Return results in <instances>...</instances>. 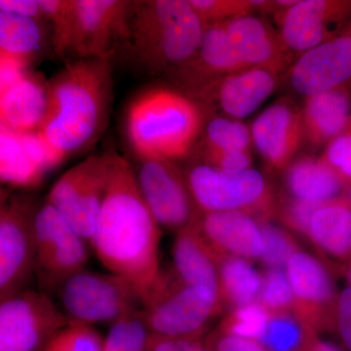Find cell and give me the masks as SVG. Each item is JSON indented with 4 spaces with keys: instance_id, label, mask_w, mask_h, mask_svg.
Returning <instances> with one entry per match:
<instances>
[{
    "instance_id": "obj_38",
    "label": "cell",
    "mask_w": 351,
    "mask_h": 351,
    "mask_svg": "<svg viewBox=\"0 0 351 351\" xmlns=\"http://www.w3.org/2000/svg\"><path fill=\"white\" fill-rule=\"evenodd\" d=\"M73 0H39L44 20L52 27L51 43L58 56L68 32Z\"/></svg>"
},
{
    "instance_id": "obj_33",
    "label": "cell",
    "mask_w": 351,
    "mask_h": 351,
    "mask_svg": "<svg viewBox=\"0 0 351 351\" xmlns=\"http://www.w3.org/2000/svg\"><path fill=\"white\" fill-rule=\"evenodd\" d=\"M269 316V311L260 302H254L228 309L217 329L228 334L258 341L267 326Z\"/></svg>"
},
{
    "instance_id": "obj_17",
    "label": "cell",
    "mask_w": 351,
    "mask_h": 351,
    "mask_svg": "<svg viewBox=\"0 0 351 351\" xmlns=\"http://www.w3.org/2000/svg\"><path fill=\"white\" fill-rule=\"evenodd\" d=\"M252 140L267 167L283 172L304 142L302 108L284 97L254 120Z\"/></svg>"
},
{
    "instance_id": "obj_40",
    "label": "cell",
    "mask_w": 351,
    "mask_h": 351,
    "mask_svg": "<svg viewBox=\"0 0 351 351\" xmlns=\"http://www.w3.org/2000/svg\"><path fill=\"white\" fill-rule=\"evenodd\" d=\"M339 174L346 184L351 182V119L341 135L327 145L321 156Z\"/></svg>"
},
{
    "instance_id": "obj_12",
    "label": "cell",
    "mask_w": 351,
    "mask_h": 351,
    "mask_svg": "<svg viewBox=\"0 0 351 351\" xmlns=\"http://www.w3.org/2000/svg\"><path fill=\"white\" fill-rule=\"evenodd\" d=\"M133 166L141 193L162 230L177 233L195 226L201 213L186 175L176 162L138 160Z\"/></svg>"
},
{
    "instance_id": "obj_43",
    "label": "cell",
    "mask_w": 351,
    "mask_h": 351,
    "mask_svg": "<svg viewBox=\"0 0 351 351\" xmlns=\"http://www.w3.org/2000/svg\"><path fill=\"white\" fill-rule=\"evenodd\" d=\"M205 338H172L152 334L149 351H212Z\"/></svg>"
},
{
    "instance_id": "obj_4",
    "label": "cell",
    "mask_w": 351,
    "mask_h": 351,
    "mask_svg": "<svg viewBox=\"0 0 351 351\" xmlns=\"http://www.w3.org/2000/svg\"><path fill=\"white\" fill-rule=\"evenodd\" d=\"M205 29L191 0L134 1L124 43L141 68L171 75L195 56Z\"/></svg>"
},
{
    "instance_id": "obj_35",
    "label": "cell",
    "mask_w": 351,
    "mask_h": 351,
    "mask_svg": "<svg viewBox=\"0 0 351 351\" xmlns=\"http://www.w3.org/2000/svg\"><path fill=\"white\" fill-rule=\"evenodd\" d=\"M44 351H104V337L94 326L69 322Z\"/></svg>"
},
{
    "instance_id": "obj_39",
    "label": "cell",
    "mask_w": 351,
    "mask_h": 351,
    "mask_svg": "<svg viewBox=\"0 0 351 351\" xmlns=\"http://www.w3.org/2000/svg\"><path fill=\"white\" fill-rule=\"evenodd\" d=\"M201 162L226 173H240L251 169V151H219L199 147Z\"/></svg>"
},
{
    "instance_id": "obj_28",
    "label": "cell",
    "mask_w": 351,
    "mask_h": 351,
    "mask_svg": "<svg viewBox=\"0 0 351 351\" xmlns=\"http://www.w3.org/2000/svg\"><path fill=\"white\" fill-rule=\"evenodd\" d=\"M44 20L0 12V54L31 64L44 44Z\"/></svg>"
},
{
    "instance_id": "obj_48",
    "label": "cell",
    "mask_w": 351,
    "mask_h": 351,
    "mask_svg": "<svg viewBox=\"0 0 351 351\" xmlns=\"http://www.w3.org/2000/svg\"><path fill=\"white\" fill-rule=\"evenodd\" d=\"M343 196H345L346 199L350 201V203L351 204V182L350 184H348V186H346L345 193H343Z\"/></svg>"
},
{
    "instance_id": "obj_30",
    "label": "cell",
    "mask_w": 351,
    "mask_h": 351,
    "mask_svg": "<svg viewBox=\"0 0 351 351\" xmlns=\"http://www.w3.org/2000/svg\"><path fill=\"white\" fill-rule=\"evenodd\" d=\"M199 147L219 151H251V127L241 120L214 115L206 120Z\"/></svg>"
},
{
    "instance_id": "obj_7",
    "label": "cell",
    "mask_w": 351,
    "mask_h": 351,
    "mask_svg": "<svg viewBox=\"0 0 351 351\" xmlns=\"http://www.w3.org/2000/svg\"><path fill=\"white\" fill-rule=\"evenodd\" d=\"M59 304L69 322L112 325L144 308L128 281L112 272L82 270L58 289Z\"/></svg>"
},
{
    "instance_id": "obj_5",
    "label": "cell",
    "mask_w": 351,
    "mask_h": 351,
    "mask_svg": "<svg viewBox=\"0 0 351 351\" xmlns=\"http://www.w3.org/2000/svg\"><path fill=\"white\" fill-rule=\"evenodd\" d=\"M184 175L201 214L244 212L257 219H274L278 195L253 168L226 173L200 161Z\"/></svg>"
},
{
    "instance_id": "obj_49",
    "label": "cell",
    "mask_w": 351,
    "mask_h": 351,
    "mask_svg": "<svg viewBox=\"0 0 351 351\" xmlns=\"http://www.w3.org/2000/svg\"><path fill=\"white\" fill-rule=\"evenodd\" d=\"M345 31L346 32H348V34H350L351 36V20H350V24H348V27H346Z\"/></svg>"
},
{
    "instance_id": "obj_45",
    "label": "cell",
    "mask_w": 351,
    "mask_h": 351,
    "mask_svg": "<svg viewBox=\"0 0 351 351\" xmlns=\"http://www.w3.org/2000/svg\"><path fill=\"white\" fill-rule=\"evenodd\" d=\"M0 12L17 14L25 17L44 20L39 0H1Z\"/></svg>"
},
{
    "instance_id": "obj_6",
    "label": "cell",
    "mask_w": 351,
    "mask_h": 351,
    "mask_svg": "<svg viewBox=\"0 0 351 351\" xmlns=\"http://www.w3.org/2000/svg\"><path fill=\"white\" fill-rule=\"evenodd\" d=\"M223 309L221 298L213 291L188 285L173 272H163L162 280L142 313L152 334L205 338L210 325Z\"/></svg>"
},
{
    "instance_id": "obj_14",
    "label": "cell",
    "mask_w": 351,
    "mask_h": 351,
    "mask_svg": "<svg viewBox=\"0 0 351 351\" xmlns=\"http://www.w3.org/2000/svg\"><path fill=\"white\" fill-rule=\"evenodd\" d=\"M272 18L284 45L297 59L345 32L351 20V1L298 0Z\"/></svg>"
},
{
    "instance_id": "obj_24",
    "label": "cell",
    "mask_w": 351,
    "mask_h": 351,
    "mask_svg": "<svg viewBox=\"0 0 351 351\" xmlns=\"http://www.w3.org/2000/svg\"><path fill=\"white\" fill-rule=\"evenodd\" d=\"M284 195L325 203L343 195L348 184L322 156L298 157L283 171Z\"/></svg>"
},
{
    "instance_id": "obj_2",
    "label": "cell",
    "mask_w": 351,
    "mask_h": 351,
    "mask_svg": "<svg viewBox=\"0 0 351 351\" xmlns=\"http://www.w3.org/2000/svg\"><path fill=\"white\" fill-rule=\"evenodd\" d=\"M112 98L110 59L69 62L48 82L47 112L39 132L64 160L98 140Z\"/></svg>"
},
{
    "instance_id": "obj_10",
    "label": "cell",
    "mask_w": 351,
    "mask_h": 351,
    "mask_svg": "<svg viewBox=\"0 0 351 351\" xmlns=\"http://www.w3.org/2000/svg\"><path fill=\"white\" fill-rule=\"evenodd\" d=\"M108 177L110 152L92 154L64 172L46 199L89 244L107 193Z\"/></svg>"
},
{
    "instance_id": "obj_18",
    "label": "cell",
    "mask_w": 351,
    "mask_h": 351,
    "mask_svg": "<svg viewBox=\"0 0 351 351\" xmlns=\"http://www.w3.org/2000/svg\"><path fill=\"white\" fill-rule=\"evenodd\" d=\"M279 76L262 69H246L219 78L195 100L218 108L223 117L241 120L256 112L278 86Z\"/></svg>"
},
{
    "instance_id": "obj_27",
    "label": "cell",
    "mask_w": 351,
    "mask_h": 351,
    "mask_svg": "<svg viewBox=\"0 0 351 351\" xmlns=\"http://www.w3.org/2000/svg\"><path fill=\"white\" fill-rule=\"evenodd\" d=\"M0 177L11 188H36L43 182L39 169L29 154L22 134L1 127L0 130Z\"/></svg>"
},
{
    "instance_id": "obj_34",
    "label": "cell",
    "mask_w": 351,
    "mask_h": 351,
    "mask_svg": "<svg viewBox=\"0 0 351 351\" xmlns=\"http://www.w3.org/2000/svg\"><path fill=\"white\" fill-rule=\"evenodd\" d=\"M258 302L269 313H293L294 294L285 269H267Z\"/></svg>"
},
{
    "instance_id": "obj_13",
    "label": "cell",
    "mask_w": 351,
    "mask_h": 351,
    "mask_svg": "<svg viewBox=\"0 0 351 351\" xmlns=\"http://www.w3.org/2000/svg\"><path fill=\"white\" fill-rule=\"evenodd\" d=\"M36 207L11 196L0 210V300L24 290L36 272L34 217Z\"/></svg>"
},
{
    "instance_id": "obj_50",
    "label": "cell",
    "mask_w": 351,
    "mask_h": 351,
    "mask_svg": "<svg viewBox=\"0 0 351 351\" xmlns=\"http://www.w3.org/2000/svg\"><path fill=\"white\" fill-rule=\"evenodd\" d=\"M350 251H351V240H350Z\"/></svg>"
},
{
    "instance_id": "obj_21",
    "label": "cell",
    "mask_w": 351,
    "mask_h": 351,
    "mask_svg": "<svg viewBox=\"0 0 351 351\" xmlns=\"http://www.w3.org/2000/svg\"><path fill=\"white\" fill-rule=\"evenodd\" d=\"M48 106V82L27 73L19 82L0 91V123L19 134L38 132Z\"/></svg>"
},
{
    "instance_id": "obj_20",
    "label": "cell",
    "mask_w": 351,
    "mask_h": 351,
    "mask_svg": "<svg viewBox=\"0 0 351 351\" xmlns=\"http://www.w3.org/2000/svg\"><path fill=\"white\" fill-rule=\"evenodd\" d=\"M198 230L218 256L260 260L263 234L257 218L244 212L201 214Z\"/></svg>"
},
{
    "instance_id": "obj_47",
    "label": "cell",
    "mask_w": 351,
    "mask_h": 351,
    "mask_svg": "<svg viewBox=\"0 0 351 351\" xmlns=\"http://www.w3.org/2000/svg\"><path fill=\"white\" fill-rule=\"evenodd\" d=\"M341 272L345 276L346 280H348V286L351 287V260L350 262L343 263L341 267Z\"/></svg>"
},
{
    "instance_id": "obj_46",
    "label": "cell",
    "mask_w": 351,
    "mask_h": 351,
    "mask_svg": "<svg viewBox=\"0 0 351 351\" xmlns=\"http://www.w3.org/2000/svg\"><path fill=\"white\" fill-rule=\"evenodd\" d=\"M306 351H345L336 343L331 341H324L320 338V336H316L315 338L309 343L308 348Z\"/></svg>"
},
{
    "instance_id": "obj_9",
    "label": "cell",
    "mask_w": 351,
    "mask_h": 351,
    "mask_svg": "<svg viewBox=\"0 0 351 351\" xmlns=\"http://www.w3.org/2000/svg\"><path fill=\"white\" fill-rule=\"evenodd\" d=\"M131 5L122 0H73L59 56L110 59L117 44L125 41Z\"/></svg>"
},
{
    "instance_id": "obj_36",
    "label": "cell",
    "mask_w": 351,
    "mask_h": 351,
    "mask_svg": "<svg viewBox=\"0 0 351 351\" xmlns=\"http://www.w3.org/2000/svg\"><path fill=\"white\" fill-rule=\"evenodd\" d=\"M321 204L295 199L286 195H279L274 218L291 232L308 239L311 219Z\"/></svg>"
},
{
    "instance_id": "obj_15",
    "label": "cell",
    "mask_w": 351,
    "mask_h": 351,
    "mask_svg": "<svg viewBox=\"0 0 351 351\" xmlns=\"http://www.w3.org/2000/svg\"><path fill=\"white\" fill-rule=\"evenodd\" d=\"M293 294V313L313 332H330L339 293L329 267L319 258L298 252L285 267Z\"/></svg>"
},
{
    "instance_id": "obj_11",
    "label": "cell",
    "mask_w": 351,
    "mask_h": 351,
    "mask_svg": "<svg viewBox=\"0 0 351 351\" xmlns=\"http://www.w3.org/2000/svg\"><path fill=\"white\" fill-rule=\"evenodd\" d=\"M34 232L36 272L45 287L57 291L69 277L85 269L89 242L50 203L36 210Z\"/></svg>"
},
{
    "instance_id": "obj_22",
    "label": "cell",
    "mask_w": 351,
    "mask_h": 351,
    "mask_svg": "<svg viewBox=\"0 0 351 351\" xmlns=\"http://www.w3.org/2000/svg\"><path fill=\"white\" fill-rule=\"evenodd\" d=\"M302 115L304 142L314 149L327 147L351 119V84L304 99Z\"/></svg>"
},
{
    "instance_id": "obj_19",
    "label": "cell",
    "mask_w": 351,
    "mask_h": 351,
    "mask_svg": "<svg viewBox=\"0 0 351 351\" xmlns=\"http://www.w3.org/2000/svg\"><path fill=\"white\" fill-rule=\"evenodd\" d=\"M228 38L247 69L276 75L287 73L295 58L284 45L278 29L262 16L247 15L223 23Z\"/></svg>"
},
{
    "instance_id": "obj_32",
    "label": "cell",
    "mask_w": 351,
    "mask_h": 351,
    "mask_svg": "<svg viewBox=\"0 0 351 351\" xmlns=\"http://www.w3.org/2000/svg\"><path fill=\"white\" fill-rule=\"evenodd\" d=\"M142 311L110 325L104 338V351H149L152 332L145 324Z\"/></svg>"
},
{
    "instance_id": "obj_26",
    "label": "cell",
    "mask_w": 351,
    "mask_h": 351,
    "mask_svg": "<svg viewBox=\"0 0 351 351\" xmlns=\"http://www.w3.org/2000/svg\"><path fill=\"white\" fill-rule=\"evenodd\" d=\"M219 297L228 309L258 302L263 274L251 261L233 256H219Z\"/></svg>"
},
{
    "instance_id": "obj_37",
    "label": "cell",
    "mask_w": 351,
    "mask_h": 351,
    "mask_svg": "<svg viewBox=\"0 0 351 351\" xmlns=\"http://www.w3.org/2000/svg\"><path fill=\"white\" fill-rule=\"evenodd\" d=\"M191 3L206 27L254 14L251 0H191Z\"/></svg>"
},
{
    "instance_id": "obj_41",
    "label": "cell",
    "mask_w": 351,
    "mask_h": 351,
    "mask_svg": "<svg viewBox=\"0 0 351 351\" xmlns=\"http://www.w3.org/2000/svg\"><path fill=\"white\" fill-rule=\"evenodd\" d=\"M330 332L334 335L341 350L351 351V287L343 288L339 293Z\"/></svg>"
},
{
    "instance_id": "obj_8",
    "label": "cell",
    "mask_w": 351,
    "mask_h": 351,
    "mask_svg": "<svg viewBox=\"0 0 351 351\" xmlns=\"http://www.w3.org/2000/svg\"><path fill=\"white\" fill-rule=\"evenodd\" d=\"M69 323L47 293H14L0 302V351H44Z\"/></svg>"
},
{
    "instance_id": "obj_42",
    "label": "cell",
    "mask_w": 351,
    "mask_h": 351,
    "mask_svg": "<svg viewBox=\"0 0 351 351\" xmlns=\"http://www.w3.org/2000/svg\"><path fill=\"white\" fill-rule=\"evenodd\" d=\"M205 339L212 351H267L256 339L235 336L218 329L210 332Z\"/></svg>"
},
{
    "instance_id": "obj_23",
    "label": "cell",
    "mask_w": 351,
    "mask_h": 351,
    "mask_svg": "<svg viewBox=\"0 0 351 351\" xmlns=\"http://www.w3.org/2000/svg\"><path fill=\"white\" fill-rule=\"evenodd\" d=\"M172 260L173 274L182 282L209 289L219 297V256L197 226H189L176 233Z\"/></svg>"
},
{
    "instance_id": "obj_25",
    "label": "cell",
    "mask_w": 351,
    "mask_h": 351,
    "mask_svg": "<svg viewBox=\"0 0 351 351\" xmlns=\"http://www.w3.org/2000/svg\"><path fill=\"white\" fill-rule=\"evenodd\" d=\"M308 239L324 255L341 263L351 260V204L345 196L322 203L309 226Z\"/></svg>"
},
{
    "instance_id": "obj_31",
    "label": "cell",
    "mask_w": 351,
    "mask_h": 351,
    "mask_svg": "<svg viewBox=\"0 0 351 351\" xmlns=\"http://www.w3.org/2000/svg\"><path fill=\"white\" fill-rule=\"evenodd\" d=\"M263 234V254L260 260L267 269H285L290 258L302 251L294 235L271 221V219H258Z\"/></svg>"
},
{
    "instance_id": "obj_16",
    "label": "cell",
    "mask_w": 351,
    "mask_h": 351,
    "mask_svg": "<svg viewBox=\"0 0 351 351\" xmlns=\"http://www.w3.org/2000/svg\"><path fill=\"white\" fill-rule=\"evenodd\" d=\"M285 75L291 88L304 98L351 84L350 34L345 31L304 53Z\"/></svg>"
},
{
    "instance_id": "obj_29",
    "label": "cell",
    "mask_w": 351,
    "mask_h": 351,
    "mask_svg": "<svg viewBox=\"0 0 351 351\" xmlns=\"http://www.w3.org/2000/svg\"><path fill=\"white\" fill-rule=\"evenodd\" d=\"M316 336L294 313H269L258 341L267 351H306Z\"/></svg>"
},
{
    "instance_id": "obj_1",
    "label": "cell",
    "mask_w": 351,
    "mask_h": 351,
    "mask_svg": "<svg viewBox=\"0 0 351 351\" xmlns=\"http://www.w3.org/2000/svg\"><path fill=\"white\" fill-rule=\"evenodd\" d=\"M162 228L138 189L133 166L110 152V177L90 246L107 271L135 288L144 307L162 280Z\"/></svg>"
},
{
    "instance_id": "obj_3",
    "label": "cell",
    "mask_w": 351,
    "mask_h": 351,
    "mask_svg": "<svg viewBox=\"0 0 351 351\" xmlns=\"http://www.w3.org/2000/svg\"><path fill=\"white\" fill-rule=\"evenodd\" d=\"M204 108L176 88L154 86L130 101L126 137L138 160L176 162L191 154L202 136Z\"/></svg>"
},
{
    "instance_id": "obj_44",
    "label": "cell",
    "mask_w": 351,
    "mask_h": 351,
    "mask_svg": "<svg viewBox=\"0 0 351 351\" xmlns=\"http://www.w3.org/2000/svg\"><path fill=\"white\" fill-rule=\"evenodd\" d=\"M29 63L18 58L0 54V91L19 82L29 73Z\"/></svg>"
}]
</instances>
